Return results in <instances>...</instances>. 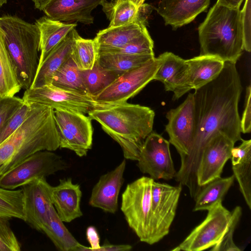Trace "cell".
Listing matches in <instances>:
<instances>
[{
	"label": "cell",
	"mask_w": 251,
	"mask_h": 251,
	"mask_svg": "<svg viewBox=\"0 0 251 251\" xmlns=\"http://www.w3.org/2000/svg\"><path fill=\"white\" fill-rule=\"evenodd\" d=\"M242 86L236 64L225 63L219 75L193 93L196 132L188 154L180 158L176 180L189 190L195 198L201 190L197 173L203 149L210 138L220 132L235 143L241 141L238 111Z\"/></svg>",
	"instance_id": "6da1fadb"
},
{
	"label": "cell",
	"mask_w": 251,
	"mask_h": 251,
	"mask_svg": "<svg viewBox=\"0 0 251 251\" xmlns=\"http://www.w3.org/2000/svg\"><path fill=\"white\" fill-rule=\"evenodd\" d=\"M29 105L22 124L0 144V176L37 151L59 148L54 110L42 104Z\"/></svg>",
	"instance_id": "7a4b0ae2"
},
{
	"label": "cell",
	"mask_w": 251,
	"mask_h": 251,
	"mask_svg": "<svg viewBox=\"0 0 251 251\" xmlns=\"http://www.w3.org/2000/svg\"><path fill=\"white\" fill-rule=\"evenodd\" d=\"M88 115L118 143L125 159L138 160L145 139L153 130V110L125 102L100 104Z\"/></svg>",
	"instance_id": "3957f363"
},
{
	"label": "cell",
	"mask_w": 251,
	"mask_h": 251,
	"mask_svg": "<svg viewBox=\"0 0 251 251\" xmlns=\"http://www.w3.org/2000/svg\"><path fill=\"white\" fill-rule=\"evenodd\" d=\"M198 32L200 55L236 63L244 50L240 8L216 3L199 26Z\"/></svg>",
	"instance_id": "277c9868"
},
{
	"label": "cell",
	"mask_w": 251,
	"mask_h": 251,
	"mask_svg": "<svg viewBox=\"0 0 251 251\" xmlns=\"http://www.w3.org/2000/svg\"><path fill=\"white\" fill-rule=\"evenodd\" d=\"M7 49L14 64L22 88H30L38 67L39 33L35 24L16 16L0 17Z\"/></svg>",
	"instance_id": "5b68a950"
},
{
	"label": "cell",
	"mask_w": 251,
	"mask_h": 251,
	"mask_svg": "<svg viewBox=\"0 0 251 251\" xmlns=\"http://www.w3.org/2000/svg\"><path fill=\"white\" fill-rule=\"evenodd\" d=\"M142 176L128 184L121 197V210L141 242L151 245V200L152 182Z\"/></svg>",
	"instance_id": "8992f818"
},
{
	"label": "cell",
	"mask_w": 251,
	"mask_h": 251,
	"mask_svg": "<svg viewBox=\"0 0 251 251\" xmlns=\"http://www.w3.org/2000/svg\"><path fill=\"white\" fill-rule=\"evenodd\" d=\"M68 167L62 157L52 151H39L0 176V187L14 190L34 179L46 177Z\"/></svg>",
	"instance_id": "52a82bcc"
},
{
	"label": "cell",
	"mask_w": 251,
	"mask_h": 251,
	"mask_svg": "<svg viewBox=\"0 0 251 251\" xmlns=\"http://www.w3.org/2000/svg\"><path fill=\"white\" fill-rule=\"evenodd\" d=\"M161 63V58L159 55L140 67L122 74L93 99L100 104L127 102L154 80Z\"/></svg>",
	"instance_id": "ba28073f"
},
{
	"label": "cell",
	"mask_w": 251,
	"mask_h": 251,
	"mask_svg": "<svg viewBox=\"0 0 251 251\" xmlns=\"http://www.w3.org/2000/svg\"><path fill=\"white\" fill-rule=\"evenodd\" d=\"M182 190V185L172 186L153 181L151 200V245L169 233Z\"/></svg>",
	"instance_id": "9c48e42d"
},
{
	"label": "cell",
	"mask_w": 251,
	"mask_h": 251,
	"mask_svg": "<svg viewBox=\"0 0 251 251\" xmlns=\"http://www.w3.org/2000/svg\"><path fill=\"white\" fill-rule=\"evenodd\" d=\"M59 137V148L85 156L92 148L93 130L91 119L85 114L60 109L54 110Z\"/></svg>",
	"instance_id": "30bf717a"
},
{
	"label": "cell",
	"mask_w": 251,
	"mask_h": 251,
	"mask_svg": "<svg viewBox=\"0 0 251 251\" xmlns=\"http://www.w3.org/2000/svg\"><path fill=\"white\" fill-rule=\"evenodd\" d=\"M22 99L24 102L28 105L39 104L50 107L54 110L84 114H88L100 105L89 95L65 90L52 84L26 89Z\"/></svg>",
	"instance_id": "8fae6325"
},
{
	"label": "cell",
	"mask_w": 251,
	"mask_h": 251,
	"mask_svg": "<svg viewBox=\"0 0 251 251\" xmlns=\"http://www.w3.org/2000/svg\"><path fill=\"white\" fill-rule=\"evenodd\" d=\"M206 218L172 251H201L212 248L223 237L231 217V212L218 202L208 210Z\"/></svg>",
	"instance_id": "7c38bea8"
},
{
	"label": "cell",
	"mask_w": 251,
	"mask_h": 251,
	"mask_svg": "<svg viewBox=\"0 0 251 251\" xmlns=\"http://www.w3.org/2000/svg\"><path fill=\"white\" fill-rule=\"evenodd\" d=\"M137 166L143 174L154 180H170L175 177L170 150V143L161 135L152 131L145 139L141 147Z\"/></svg>",
	"instance_id": "4fadbf2b"
},
{
	"label": "cell",
	"mask_w": 251,
	"mask_h": 251,
	"mask_svg": "<svg viewBox=\"0 0 251 251\" xmlns=\"http://www.w3.org/2000/svg\"><path fill=\"white\" fill-rule=\"evenodd\" d=\"M168 123L165 130L180 158L186 155L194 139L196 128L195 100L193 93H189L177 107L166 115Z\"/></svg>",
	"instance_id": "5bb4252c"
},
{
	"label": "cell",
	"mask_w": 251,
	"mask_h": 251,
	"mask_svg": "<svg viewBox=\"0 0 251 251\" xmlns=\"http://www.w3.org/2000/svg\"><path fill=\"white\" fill-rule=\"evenodd\" d=\"M235 143L220 132L210 138L203 149L197 170V182L201 188L221 177L226 162L231 157Z\"/></svg>",
	"instance_id": "9a60e30c"
},
{
	"label": "cell",
	"mask_w": 251,
	"mask_h": 251,
	"mask_svg": "<svg viewBox=\"0 0 251 251\" xmlns=\"http://www.w3.org/2000/svg\"><path fill=\"white\" fill-rule=\"evenodd\" d=\"M23 194L24 221L41 231L53 206L52 189L46 177L34 179L21 187Z\"/></svg>",
	"instance_id": "2e32d148"
},
{
	"label": "cell",
	"mask_w": 251,
	"mask_h": 251,
	"mask_svg": "<svg viewBox=\"0 0 251 251\" xmlns=\"http://www.w3.org/2000/svg\"><path fill=\"white\" fill-rule=\"evenodd\" d=\"M159 56L161 63L154 80L162 82L165 91L173 92V100H177L192 90L186 59L171 52H165Z\"/></svg>",
	"instance_id": "e0dca14e"
},
{
	"label": "cell",
	"mask_w": 251,
	"mask_h": 251,
	"mask_svg": "<svg viewBox=\"0 0 251 251\" xmlns=\"http://www.w3.org/2000/svg\"><path fill=\"white\" fill-rule=\"evenodd\" d=\"M126 161L123 160L113 170L102 175L94 186L89 201L92 207L115 214L118 209V197L124 182Z\"/></svg>",
	"instance_id": "ac0fdd59"
},
{
	"label": "cell",
	"mask_w": 251,
	"mask_h": 251,
	"mask_svg": "<svg viewBox=\"0 0 251 251\" xmlns=\"http://www.w3.org/2000/svg\"><path fill=\"white\" fill-rule=\"evenodd\" d=\"M107 0H52L42 10L46 15L62 22H94L92 11Z\"/></svg>",
	"instance_id": "d6986e66"
},
{
	"label": "cell",
	"mask_w": 251,
	"mask_h": 251,
	"mask_svg": "<svg viewBox=\"0 0 251 251\" xmlns=\"http://www.w3.org/2000/svg\"><path fill=\"white\" fill-rule=\"evenodd\" d=\"M210 0H160L156 9L165 25L177 28L192 22L205 11Z\"/></svg>",
	"instance_id": "ffe728a7"
},
{
	"label": "cell",
	"mask_w": 251,
	"mask_h": 251,
	"mask_svg": "<svg viewBox=\"0 0 251 251\" xmlns=\"http://www.w3.org/2000/svg\"><path fill=\"white\" fill-rule=\"evenodd\" d=\"M82 192L80 186L71 178L60 179L52 189L53 205L60 219L70 223L82 216L80 208Z\"/></svg>",
	"instance_id": "44dd1931"
},
{
	"label": "cell",
	"mask_w": 251,
	"mask_h": 251,
	"mask_svg": "<svg viewBox=\"0 0 251 251\" xmlns=\"http://www.w3.org/2000/svg\"><path fill=\"white\" fill-rule=\"evenodd\" d=\"M77 33L75 28L71 31L38 66L30 88L51 84L54 74L71 56Z\"/></svg>",
	"instance_id": "7402d4cb"
},
{
	"label": "cell",
	"mask_w": 251,
	"mask_h": 251,
	"mask_svg": "<svg viewBox=\"0 0 251 251\" xmlns=\"http://www.w3.org/2000/svg\"><path fill=\"white\" fill-rule=\"evenodd\" d=\"M35 24L39 33V50L41 53L38 66L53 49L77 26L76 24L62 22L47 16L37 19Z\"/></svg>",
	"instance_id": "603a6c76"
},
{
	"label": "cell",
	"mask_w": 251,
	"mask_h": 251,
	"mask_svg": "<svg viewBox=\"0 0 251 251\" xmlns=\"http://www.w3.org/2000/svg\"><path fill=\"white\" fill-rule=\"evenodd\" d=\"M147 30L138 22L119 26L109 27L100 30L94 39L98 52L120 49Z\"/></svg>",
	"instance_id": "cb8c5ba5"
},
{
	"label": "cell",
	"mask_w": 251,
	"mask_h": 251,
	"mask_svg": "<svg viewBox=\"0 0 251 251\" xmlns=\"http://www.w3.org/2000/svg\"><path fill=\"white\" fill-rule=\"evenodd\" d=\"M233 147L230 159L233 176L249 208L251 209V140L242 139Z\"/></svg>",
	"instance_id": "d4e9b609"
},
{
	"label": "cell",
	"mask_w": 251,
	"mask_h": 251,
	"mask_svg": "<svg viewBox=\"0 0 251 251\" xmlns=\"http://www.w3.org/2000/svg\"><path fill=\"white\" fill-rule=\"evenodd\" d=\"M189 81L192 90H197L216 78L222 72L225 62L209 55H199L186 59Z\"/></svg>",
	"instance_id": "484cf974"
},
{
	"label": "cell",
	"mask_w": 251,
	"mask_h": 251,
	"mask_svg": "<svg viewBox=\"0 0 251 251\" xmlns=\"http://www.w3.org/2000/svg\"><path fill=\"white\" fill-rule=\"evenodd\" d=\"M41 231L47 235L59 251H77L81 245L66 228L53 205L49 211Z\"/></svg>",
	"instance_id": "4316f807"
},
{
	"label": "cell",
	"mask_w": 251,
	"mask_h": 251,
	"mask_svg": "<svg viewBox=\"0 0 251 251\" xmlns=\"http://www.w3.org/2000/svg\"><path fill=\"white\" fill-rule=\"evenodd\" d=\"M15 67L0 26V98L15 96L21 90Z\"/></svg>",
	"instance_id": "83f0119b"
},
{
	"label": "cell",
	"mask_w": 251,
	"mask_h": 251,
	"mask_svg": "<svg viewBox=\"0 0 251 251\" xmlns=\"http://www.w3.org/2000/svg\"><path fill=\"white\" fill-rule=\"evenodd\" d=\"M234 176L217 178L203 186L196 197L194 211L208 210L223 198L233 185Z\"/></svg>",
	"instance_id": "f1b7e54d"
},
{
	"label": "cell",
	"mask_w": 251,
	"mask_h": 251,
	"mask_svg": "<svg viewBox=\"0 0 251 251\" xmlns=\"http://www.w3.org/2000/svg\"><path fill=\"white\" fill-rule=\"evenodd\" d=\"M154 57V54L100 53H98L97 61L102 68L122 74L140 67Z\"/></svg>",
	"instance_id": "f546056e"
},
{
	"label": "cell",
	"mask_w": 251,
	"mask_h": 251,
	"mask_svg": "<svg viewBox=\"0 0 251 251\" xmlns=\"http://www.w3.org/2000/svg\"><path fill=\"white\" fill-rule=\"evenodd\" d=\"M51 84L65 90L88 95L81 71L71 55L54 74Z\"/></svg>",
	"instance_id": "4dcf8cb0"
},
{
	"label": "cell",
	"mask_w": 251,
	"mask_h": 251,
	"mask_svg": "<svg viewBox=\"0 0 251 251\" xmlns=\"http://www.w3.org/2000/svg\"><path fill=\"white\" fill-rule=\"evenodd\" d=\"M101 5L110 21L109 27L137 21L138 7L130 0H107L102 2Z\"/></svg>",
	"instance_id": "1f68e13d"
},
{
	"label": "cell",
	"mask_w": 251,
	"mask_h": 251,
	"mask_svg": "<svg viewBox=\"0 0 251 251\" xmlns=\"http://www.w3.org/2000/svg\"><path fill=\"white\" fill-rule=\"evenodd\" d=\"M81 74L87 93L92 98L100 93L122 75L102 68L97 60L91 69L81 71Z\"/></svg>",
	"instance_id": "d6a6232c"
},
{
	"label": "cell",
	"mask_w": 251,
	"mask_h": 251,
	"mask_svg": "<svg viewBox=\"0 0 251 251\" xmlns=\"http://www.w3.org/2000/svg\"><path fill=\"white\" fill-rule=\"evenodd\" d=\"M98 56V48L94 39L81 37L75 35L71 57L80 71L91 69Z\"/></svg>",
	"instance_id": "836d02e7"
},
{
	"label": "cell",
	"mask_w": 251,
	"mask_h": 251,
	"mask_svg": "<svg viewBox=\"0 0 251 251\" xmlns=\"http://www.w3.org/2000/svg\"><path fill=\"white\" fill-rule=\"evenodd\" d=\"M0 217L24 221L22 189L10 190L0 187Z\"/></svg>",
	"instance_id": "e575fe53"
},
{
	"label": "cell",
	"mask_w": 251,
	"mask_h": 251,
	"mask_svg": "<svg viewBox=\"0 0 251 251\" xmlns=\"http://www.w3.org/2000/svg\"><path fill=\"white\" fill-rule=\"evenodd\" d=\"M100 53H119L131 55L154 54L153 41L148 30L123 47Z\"/></svg>",
	"instance_id": "d590c367"
},
{
	"label": "cell",
	"mask_w": 251,
	"mask_h": 251,
	"mask_svg": "<svg viewBox=\"0 0 251 251\" xmlns=\"http://www.w3.org/2000/svg\"><path fill=\"white\" fill-rule=\"evenodd\" d=\"M242 208L237 206L231 212L227 228L220 241L212 247V251H240L233 240V233L242 215Z\"/></svg>",
	"instance_id": "8d00e7d4"
},
{
	"label": "cell",
	"mask_w": 251,
	"mask_h": 251,
	"mask_svg": "<svg viewBox=\"0 0 251 251\" xmlns=\"http://www.w3.org/2000/svg\"><path fill=\"white\" fill-rule=\"evenodd\" d=\"M9 220L0 217V251H20L21 244L10 227Z\"/></svg>",
	"instance_id": "74e56055"
},
{
	"label": "cell",
	"mask_w": 251,
	"mask_h": 251,
	"mask_svg": "<svg viewBox=\"0 0 251 251\" xmlns=\"http://www.w3.org/2000/svg\"><path fill=\"white\" fill-rule=\"evenodd\" d=\"M24 103L22 98L16 96L0 98V132L7 121Z\"/></svg>",
	"instance_id": "f35d334b"
},
{
	"label": "cell",
	"mask_w": 251,
	"mask_h": 251,
	"mask_svg": "<svg viewBox=\"0 0 251 251\" xmlns=\"http://www.w3.org/2000/svg\"><path fill=\"white\" fill-rule=\"evenodd\" d=\"M29 109V105L24 103L21 107L7 121L0 132V144L20 126L25 120Z\"/></svg>",
	"instance_id": "ab89813d"
},
{
	"label": "cell",
	"mask_w": 251,
	"mask_h": 251,
	"mask_svg": "<svg viewBox=\"0 0 251 251\" xmlns=\"http://www.w3.org/2000/svg\"><path fill=\"white\" fill-rule=\"evenodd\" d=\"M251 0H245L243 8L241 10V23L243 35L244 50H251Z\"/></svg>",
	"instance_id": "60d3db41"
},
{
	"label": "cell",
	"mask_w": 251,
	"mask_h": 251,
	"mask_svg": "<svg viewBox=\"0 0 251 251\" xmlns=\"http://www.w3.org/2000/svg\"><path fill=\"white\" fill-rule=\"evenodd\" d=\"M251 86L246 87L243 112L240 118L241 133H250L251 131Z\"/></svg>",
	"instance_id": "b9f144b4"
},
{
	"label": "cell",
	"mask_w": 251,
	"mask_h": 251,
	"mask_svg": "<svg viewBox=\"0 0 251 251\" xmlns=\"http://www.w3.org/2000/svg\"><path fill=\"white\" fill-rule=\"evenodd\" d=\"M86 236L90 247H87L81 245L77 251H98L100 245L99 234L96 228L93 226L87 227Z\"/></svg>",
	"instance_id": "7bdbcfd3"
},
{
	"label": "cell",
	"mask_w": 251,
	"mask_h": 251,
	"mask_svg": "<svg viewBox=\"0 0 251 251\" xmlns=\"http://www.w3.org/2000/svg\"><path fill=\"white\" fill-rule=\"evenodd\" d=\"M153 7L150 4L143 3L139 7L137 16V21L147 25L148 19L151 13Z\"/></svg>",
	"instance_id": "ee69618b"
},
{
	"label": "cell",
	"mask_w": 251,
	"mask_h": 251,
	"mask_svg": "<svg viewBox=\"0 0 251 251\" xmlns=\"http://www.w3.org/2000/svg\"><path fill=\"white\" fill-rule=\"evenodd\" d=\"M132 247L128 244L113 245L106 243L98 249V251H128Z\"/></svg>",
	"instance_id": "f6af8a7d"
},
{
	"label": "cell",
	"mask_w": 251,
	"mask_h": 251,
	"mask_svg": "<svg viewBox=\"0 0 251 251\" xmlns=\"http://www.w3.org/2000/svg\"><path fill=\"white\" fill-rule=\"evenodd\" d=\"M244 0H217L216 3L233 8H240Z\"/></svg>",
	"instance_id": "bcb514c9"
},
{
	"label": "cell",
	"mask_w": 251,
	"mask_h": 251,
	"mask_svg": "<svg viewBox=\"0 0 251 251\" xmlns=\"http://www.w3.org/2000/svg\"><path fill=\"white\" fill-rule=\"evenodd\" d=\"M52 0H32L36 9L42 11L45 7Z\"/></svg>",
	"instance_id": "7dc6e473"
},
{
	"label": "cell",
	"mask_w": 251,
	"mask_h": 251,
	"mask_svg": "<svg viewBox=\"0 0 251 251\" xmlns=\"http://www.w3.org/2000/svg\"><path fill=\"white\" fill-rule=\"evenodd\" d=\"M133 2L138 7H139L142 4H143L145 0H130Z\"/></svg>",
	"instance_id": "c3c4849f"
},
{
	"label": "cell",
	"mask_w": 251,
	"mask_h": 251,
	"mask_svg": "<svg viewBox=\"0 0 251 251\" xmlns=\"http://www.w3.org/2000/svg\"><path fill=\"white\" fill-rule=\"evenodd\" d=\"M7 0H0V7H1L3 4H6Z\"/></svg>",
	"instance_id": "681fc988"
},
{
	"label": "cell",
	"mask_w": 251,
	"mask_h": 251,
	"mask_svg": "<svg viewBox=\"0 0 251 251\" xmlns=\"http://www.w3.org/2000/svg\"></svg>",
	"instance_id": "f907efd6"
}]
</instances>
